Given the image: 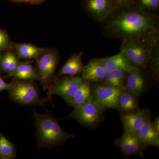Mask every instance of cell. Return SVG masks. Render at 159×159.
<instances>
[{
    "label": "cell",
    "instance_id": "6da1fadb",
    "mask_svg": "<svg viewBox=\"0 0 159 159\" xmlns=\"http://www.w3.org/2000/svg\"><path fill=\"white\" fill-rule=\"evenodd\" d=\"M99 24L103 34L109 38L150 39L159 34L157 14L134 4L113 8Z\"/></svg>",
    "mask_w": 159,
    "mask_h": 159
},
{
    "label": "cell",
    "instance_id": "7a4b0ae2",
    "mask_svg": "<svg viewBox=\"0 0 159 159\" xmlns=\"http://www.w3.org/2000/svg\"><path fill=\"white\" fill-rule=\"evenodd\" d=\"M46 111V113L43 114L33 109L38 148L51 149L61 146L69 139L75 138V135L61 128L59 119L53 116L51 111Z\"/></svg>",
    "mask_w": 159,
    "mask_h": 159
},
{
    "label": "cell",
    "instance_id": "3957f363",
    "mask_svg": "<svg viewBox=\"0 0 159 159\" xmlns=\"http://www.w3.org/2000/svg\"><path fill=\"white\" fill-rule=\"evenodd\" d=\"M159 34L150 39L122 40L121 51L135 66L147 70L150 59L152 43Z\"/></svg>",
    "mask_w": 159,
    "mask_h": 159
},
{
    "label": "cell",
    "instance_id": "277c9868",
    "mask_svg": "<svg viewBox=\"0 0 159 159\" xmlns=\"http://www.w3.org/2000/svg\"><path fill=\"white\" fill-rule=\"evenodd\" d=\"M8 91L10 99L19 105L43 106L48 101L46 98L40 97L37 86L33 81L14 79Z\"/></svg>",
    "mask_w": 159,
    "mask_h": 159
},
{
    "label": "cell",
    "instance_id": "5b68a950",
    "mask_svg": "<svg viewBox=\"0 0 159 159\" xmlns=\"http://www.w3.org/2000/svg\"><path fill=\"white\" fill-rule=\"evenodd\" d=\"M41 84L44 91L48 90L54 81L59 60L58 51L54 48H45L35 60Z\"/></svg>",
    "mask_w": 159,
    "mask_h": 159
},
{
    "label": "cell",
    "instance_id": "8992f818",
    "mask_svg": "<svg viewBox=\"0 0 159 159\" xmlns=\"http://www.w3.org/2000/svg\"><path fill=\"white\" fill-rule=\"evenodd\" d=\"M103 111L91 99L83 105L74 108L65 118L75 119L86 128L93 129L104 120Z\"/></svg>",
    "mask_w": 159,
    "mask_h": 159
},
{
    "label": "cell",
    "instance_id": "52a82bcc",
    "mask_svg": "<svg viewBox=\"0 0 159 159\" xmlns=\"http://www.w3.org/2000/svg\"><path fill=\"white\" fill-rule=\"evenodd\" d=\"M83 80L79 76L64 75L60 77L52 83L48 90V101L51 102L52 95H57L62 98L67 104L70 102Z\"/></svg>",
    "mask_w": 159,
    "mask_h": 159
},
{
    "label": "cell",
    "instance_id": "ba28073f",
    "mask_svg": "<svg viewBox=\"0 0 159 159\" xmlns=\"http://www.w3.org/2000/svg\"><path fill=\"white\" fill-rule=\"evenodd\" d=\"M121 89L111 87L99 83H92L91 99L103 111L109 109L117 110L118 98Z\"/></svg>",
    "mask_w": 159,
    "mask_h": 159
},
{
    "label": "cell",
    "instance_id": "9c48e42d",
    "mask_svg": "<svg viewBox=\"0 0 159 159\" xmlns=\"http://www.w3.org/2000/svg\"><path fill=\"white\" fill-rule=\"evenodd\" d=\"M152 82L146 70L136 68L129 73L125 86L140 98L150 90Z\"/></svg>",
    "mask_w": 159,
    "mask_h": 159
},
{
    "label": "cell",
    "instance_id": "30bf717a",
    "mask_svg": "<svg viewBox=\"0 0 159 159\" xmlns=\"http://www.w3.org/2000/svg\"><path fill=\"white\" fill-rule=\"evenodd\" d=\"M114 144L120 149L125 157L134 155L144 157L146 147L137 134L123 132L122 135L115 141Z\"/></svg>",
    "mask_w": 159,
    "mask_h": 159
},
{
    "label": "cell",
    "instance_id": "8fae6325",
    "mask_svg": "<svg viewBox=\"0 0 159 159\" xmlns=\"http://www.w3.org/2000/svg\"><path fill=\"white\" fill-rule=\"evenodd\" d=\"M82 5L88 15L99 23L113 8L111 0H83Z\"/></svg>",
    "mask_w": 159,
    "mask_h": 159
},
{
    "label": "cell",
    "instance_id": "7c38bea8",
    "mask_svg": "<svg viewBox=\"0 0 159 159\" xmlns=\"http://www.w3.org/2000/svg\"><path fill=\"white\" fill-rule=\"evenodd\" d=\"M150 116V111L147 108L142 109L133 112L120 115V119L124 130L123 132L137 134Z\"/></svg>",
    "mask_w": 159,
    "mask_h": 159
},
{
    "label": "cell",
    "instance_id": "4fadbf2b",
    "mask_svg": "<svg viewBox=\"0 0 159 159\" xmlns=\"http://www.w3.org/2000/svg\"><path fill=\"white\" fill-rule=\"evenodd\" d=\"M107 73L116 70L130 72L136 68L122 51L110 57L99 58Z\"/></svg>",
    "mask_w": 159,
    "mask_h": 159
},
{
    "label": "cell",
    "instance_id": "5bb4252c",
    "mask_svg": "<svg viewBox=\"0 0 159 159\" xmlns=\"http://www.w3.org/2000/svg\"><path fill=\"white\" fill-rule=\"evenodd\" d=\"M139 97L124 86L121 89L118 100V108L120 115L140 110Z\"/></svg>",
    "mask_w": 159,
    "mask_h": 159
},
{
    "label": "cell",
    "instance_id": "9a60e30c",
    "mask_svg": "<svg viewBox=\"0 0 159 159\" xmlns=\"http://www.w3.org/2000/svg\"><path fill=\"white\" fill-rule=\"evenodd\" d=\"M83 53L84 52L81 51L71 55L55 75L53 82L60 77L64 75L79 76L81 75L84 67L82 61Z\"/></svg>",
    "mask_w": 159,
    "mask_h": 159
},
{
    "label": "cell",
    "instance_id": "2e32d148",
    "mask_svg": "<svg viewBox=\"0 0 159 159\" xmlns=\"http://www.w3.org/2000/svg\"><path fill=\"white\" fill-rule=\"evenodd\" d=\"M106 74V71L100 62L99 58H95L91 59L84 66L81 77L83 80L91 83H96L101 82Z\"/></svg>",
    "mask_w": 159,
    "mask_h": 159
},
{
    "label": "cell",
    "instance_id": "e0dca14e",
    "mask_svg": "<svg viewBox=\"0 0 159 159\" xmlns=\"http://www.w3.org/2000/svg\"><path fill=\"white\" fill-rule=\"evenodd\" d=\"M145 147H159V134L152 125L151 117L149 116L137 133Z\"/></svg>",
    "mask_w": 159,
    "mask_h": 159
},
{
    "label": "cell",
    "instance_id": "ac0fdd59",
    "mask_svg": "<svg viewBox=\"0 0 159 159\" xmlns=\"http://www.w3.org/2000/svg\"><path fill=\"white\" fill-rule=\"evenodd\" d=\"M146 70L152 81L157 84L159 80V35L152 43L150 58Z\"/></svg>",
    "mask_w": 159,
    "mask_h": 159
},
{
    "label": "cell",
    "instance_id": "d6986e66",
    "mask_svg": "<svg viewBox=\"0 0 159 159\" xmlns=\"http://www.w3.org/2000/svg\"><path fill=\"white\" fill-rule=\"evenodd\" d=\"M11 77L20 80H39L36 69L32 65L30 61H20Z\"/></svg>",
    "mask_w": 159,
    "mask_h": 159
},
{
    "label": "cell",
    "instance_id": "ffe728a7",
    "mask_svg": "<svg viewBox=\"0 0 159 159\" xmlns=\"http://www.w3.org/2000/svg\"><path fill=\"white\" fill-rule=\"evenodd\" d=\"M13 47L19 58L27 60L36 59L45 49L29 43H14Z\"/></svg>",
    "mask_w": 159,
    "mask_h": 159
},
{
    "label": "cell",
    "instance_id": "44dd1931",
    "mask_svg": "<svg viewBox=\"0 0 159 159\" xmlns=\"http://www.w3.org/2000/svg\"><path fill=\"white\" fill-rule=\"evenodd\" d=\"M91 82L83 80L68 105L76 108L89 101L91 99Z\"/></svg>",
    "mask_w": 159,
    "mask_h": 159
},
{
    "label": "cell",
    "instance_id": "7402d4cb",
    "mask_svg": "<svg viewBox=\"0 0 159 159\" xmlns=\"http://www.w3.org/2000/svg\"><path fill=\"white\" fill-rule=\"evenodd\" d=\"M129 73L121 70L109 71L107 73L102 81L99 83L115 88H122L125 86V80Z\"/></svg>",
    "mask_w": 159,
    "mask_h": 159
},
{
    "label": "cell",
    "instance_id": "603a6c76",
    "mask_svg": "<svg viewBox=\"0 0 159 159\" xmlns=\"http://www.w3.org/2000/svg\"><path fill=\"white\" fill-rule=\"evenodd\" d=\"M16 153V147L6 139L5 135L0 134V157L2 159H14Z\"/></svg>",
    "mask_w": 159,
    "mask_h": 159
},
{
    "label": "cell",
    "instance_id": "cb8c5ba5",
    "mask_svg": "<svg viewBox=\"0 0 159 159\" xmlns=\"http://www.w3.org/2000/svg\"><path fill=\"white\" fill-rule=\"evenodd\" d=\"M134 4L148 12L156 13L159 9V0H135Z\"/></svg>",
    "mask_w": 159,
    "mask_h": 159
},
{
    "label": "cell",
    "instance_id": "d4e9b609",
    "mask_svg": "<svg viewBox=\"0 0 159 159\" xmlns=\"http://www.w3.org/2000/svg\"><path fill=\"white\" fill-rule=\"evenodd\" d=\"M10 44V39L7 32L0 29V52L8 48Z\"/></svg>",
    "mask_w": 159,
    "mask_h": 159
},
{
    "label": "cell",
    "instance_id": "484cf974",
    "mask_svg": "<svg viewBox=\"0 0 159 159\" xmlns=\"http://www.w3.org/2000/svg\"><path fill=\"white\" fill-rule=\"evenodd\" d=\"M12 53L13 52L11 51H7L3 56H2L0 67L1 69L6 73H7L8 70Z\"/></svg>",
    "mask_w": 159,
    "mask_h": 159
},
{
    "label": "cell",
    "instance_id": "4316f807",
    "mask_svg": "<svg viewBox=\"0 0 159 159\" xmlns=\"http://www.w3.org/2000/svg\"><path fill=\"white\" fill-rule=\"evenodd\" d=\"M111 1L113 8L119 6L132 5L135 2V0H111Z\"/></svg>",
    "mask_w": 159,
    "mask_h": 159
},
{
    "label": "cell",
    "instance_id": "83f0119b",
    "mask_svg": "<svg viewBox=\"0 0 159 159\" xmlns=\"http://www.w3.org/2000/svg\"><path fill=\"white\" fill-rule=\"evenodd\" d=\"M9 1L13 2L25 3L33 5H38L43 2L45 0H9Z\"/></svg>",
    "mask_w": 159,
    "mask_h": 159
},
{
    "label": "cell",
    "instance_id": "f1b7e54d",
    "mask_svg": "<svg viewBox=\"0 0 159 159\" xmlns=\"http://www.w3.org/2000/svg\"><path fill=\"white\" fill-rule=\"evenodd\" d=\"M11 86V83H7L0 77V92L7 90H8Z\"/></svg>",
    "mask_w": 159,
    "mask_h": 159
},
{
    "label": "cell",
    "instance_id": "f546056e",
    "mask_svg": "<svg viewBox=\"0 0 159 159\" xmlns=\"http://www.w3.org/2000/svg\"><path fill=\"white\" fill-rule=\"evenodd\" d=\"M152 125L154 129L159 134V116L157 117L154 119V120L152 122Z\"/></svg>",
    "mask_w": 159,
    "mask_h": 159
},
{
    "label": "cell",
    "instance_id": "4dcf8cb0",
    "mask_svg": "<svg viewBox=\"0 0 159 159\" xmlns=\"http://www.w3.org/2000/svg\"><path fill=\"white\" fill-rule=\"evenodd\" d=\"M2 55L0 54V63H1V60H2Z\"/></svg>",
    "mask_w": 159,
    "mask_h": 159
},
{
    "label": "cell",
    "instance_id": "1f68e13d",
    "mask_svg": "<svg viewBox=\"0 0 159 159\" xmlns=\"http://www.w3.org/2000/svg\"><path fill=\"white\" fill-rule=\"evenodd\" d=\"M0 159H1V157H0Z\"/></svg>",
    "mask_w": 159,
    "mask_h": 159
}]
</instances>
